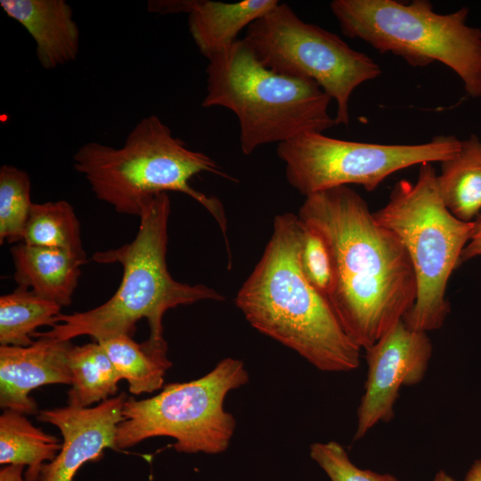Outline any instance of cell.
Listing matches in <instances>:
<instances>
[{"label":"cell","instance_id":"cell-1","mask_svg":"<svg viewBox=\"0 0 481 481\" xmlns=\"http://www.w3.org/2000/svg\"><path fill=\"white\" fill-rule=\"evenodd\" d=\"M298 216L324 241L334 278L328 300L346 333L366 349L416 301L415 273L404 244L348 186L306 197Z\"/></svg>","mask_w":481,"mask_h":481},{"label":"cell","instance_id":"cell-2","mask_svg":"<svg viewBox=\"0 0 481 481\" xmlns=\"http://www.w3.org/2000/svg\"><path fill=\"white\" fill-rule=\"evenodd\" d=\"M303 233L298 216H275L272 237L239 289L235 304L254 329L316 369L355 371L360 366L362 348L346 333L329 300L304 274Z\"/></svg>","mask_w":481,"mask_h":481},{"label":"cell","instance_id":"cell-3","mask_svg":"<svg viewBox=\"0 0 481 481\" xmlns=\"http://www.w3.org/2000/svg\"><path fill=\"white\" fill-rule=\"evenodd\" d=\"M169 215L170 200L167 192L144 200L134 240L119 248L95 252L92 257L99 264L122 265V280L115 294L88 311L60 314L51 330L36 331L32 338L70 341L87 335L98 341L118 335L132 337L136 322L146 319L150 327L147 341L162 345L167 343L162 320L167 310L200 300H224V297L212 288L179 282L169 273L166 261Z\"/></svg>","mask_w":481,"mask_h":481},{"label":"cell","instance_id":"cell-4","mask_svg":"<svg viewBox=\"0 0 481 481\" xmlns=\"http://www.w3.org/2000/svg\"><path fill=\"white\" fill-rule=\"evenodd\" d=\"M73 163L95 197L120 214L139 216L143 201L159 193L188 195L211 213L228 244L222 203L192 188L190 180L202 172L233 177L209 156L189 149L158 116L142 118L118 148L98 142L83 144Z\"/></svg>","mask_w":481,"mask_h":481},{"label":"cell","instance_id":"cell-5","mask_svg":"<svg viewBox=\"0 0 481 481\" xmlns=\"http://www.w3.org/2000/svg\"><path fill=\"white\" fill-rule=\"evenodd\" d=\"M204 108L222 106L240 124V149L282 143L335 126L331 98L313 80L274 72L262 65L242 39L208 59Z\"/></svg>","mask_w":481,"mask_h":481},{"label":"cell","instance_id":"cell-6","mask_svg":"<svg viewBox=\"0 0 481 481\" xmlns=\"http://www.w3.org/2000/svg\"><path fill=\"white\" fill-rule=\"evenodd\" d=\"M330 6L346 37L414 68L440 62L470 97H481V29L468 25V8L440 14L428 0H334Z\"/></svg>","mask_w":481,"mask_h":481},{"label":"cell","instance_id":"cell-7","mask_svg":"<svg viewBox=\"0 0 481 481\" xmlns=\"http://www.w3.org/2000/svg\"><path fill=\"white\" fill-rule=\"evenodd\" d=\"M373 214L400 239L414 270L417 298L404 322L425 332L440 329L450 313L448 281L461 263L474 221L458 219L444 206L431 163L420 166L414 183L398 181L387 203Z\"/></svg>","mask_w":481,"mask_h":481},{"label":"cell","instance_id":"cell-8","mask_svg":"<svg viewBox=\"0 0 481 481\" xmlns=\"http://www.w3.org/2000/svg\"><path fill=\"white\" fill-rule=\"evenodd\" d=\"M249 379L243 362L227 357L200 379L167 384L150 398L127 397L117 429V450L168 436L178 452H224L236 428L233 415L224 409L225 397Z\"/></svg>","mask_w":481,"mask_h":481},{"label":"cell","instance_id":"cell-9","mask_svg":"<svg viewBox=\"0 0 481 481\" xmlns=\"http://www.w3.org/2000/svg\"><path fill=\"white\" fill-rule=\"evenodd\" d=\"M242 41L267 69L314 81L337 103L336 125L349 124V100L360 85L381 74L379 65L338 35L303 21L278 4L252 22Z\"/></svg>","mask_w":481,"mask_h":481},{"label":"cell","instance_id":"cell-10","mask_svg":"<svg viewBox=\"0 0 481 481\" xmlns=\"http://www.w3.org/2000/svg\"><path fill=\"white\" fill-rule=\"evenodd\" d=\"M461 140L438 135L420 144H379L306 132L280 143L289 183L305 197L338 186L375 190L395 172L424 163L443 162L460 151Z\"/></svg>","mask_w":481,"mask_h":481},{"label":"cell","instance_id":"cell-11","mask_svg":"<svg viewBox=\"0 0 481 481\" xmlns=\"http://www.w3.org/2000/svg\"><path fill=\"white\" fill-rule=\"evenodd\" d=\"M432 352L428 332L412 330L403 320L365 349L367 378L357 409L355 441L379 422L393 419L401 387L423 379Z\"/></svg>","mask_w":481,"mask_h":481},{"label":"cell","instance_id":"cell-12","mask_svg":"<svg viewBox=\"0 0 481 481\" xmlns=\"http://www.w3.org/2000/svg\"><path fill=\"white\" fill-rule=\"evenodd\" d=\"M126 398L122 392L96 406L39 411L38 420L57 427L63 441L56 457L44 464L38 481H72L82 465L98 461L105 449H117L116 434Z\"/></svg>","mask_w":481,"mask_h":481},{"label":"cell","instance_id":"cell-13","mask_svg":"<svg viewBox=\"0 0 481 481\" xmlns=\"http://www.w3.org/2000/svg\"><path fill=\"white\" fill-rule=\"evenodd\" d=\"M70 341L40 337L29 346H0V406L30 415L37 404L29 393L52 384H72L68 365Z\"/></svg>","mask_w":481,"mask_h":481},{"label":"cell","instance_id":"cell-14","mask_svg":"<svg viewBox=\"0 0 481 481\" xmlns=\"http://www.w3.org/2000/svg\"><path fill=\"white\" fill-rule=\"evenodd\" d=\"M0 7L34 39L43 69H53L77 59L80 32L66 1L0 0Z\"/></svg>","mask_w":481,"mask_h":481},{"label":"cell","instance_id":"cell-15","mask_svg":"<svg viewBox=\"0 0 481 481\" xmlns=\"http://www.w3.org/2000/svg\"><path fill=\"white\" fill-rule=\"evenodd\" d=\"M18 287L61 306L71 304L86 256L56 248L18 242L11 248Z\"/></svg>","mask_w":481,"mask_h":481},{"label":"cell","instance_id":"cell-16","mask_svg":"<svg viewBox=\"0 0 481 481\" xmlns=\"http://www.w3.org/2000/svg\"><path fill=\"white\" fill-rule=\"evenodd\" d=\"M278 4L277 0H245L232 4L192 0L188 12L189 30L200 53L208 60L237 42L242 29Z\"/></svg>","mask_w":481,"mask_h":481},{"label":"cell","instance_id":"cell-17","mask_svg":"<svg viewBox=\"0 0 481 481\" xmlns=\"http://www.w3.org/2000/svg\"><path fill=\"white\" fill-rule=\"evenodd\" d=\"M441 164L436 185L444 206L458 219L474 221L481 213V140H461L459 152Z\"/></svg>","mask_w":481,"mask_h":481},{"label":"cell","instance_id":"cell-18","mask_svg":"<svg viewBox=\"0 0 481 481\" xmlns=\"http://www.w3.org/2000/svg\"><path fill=\"white\" fill-rule=\"evenodd\" d=\"M61 443L35 427L23 413L4 410L0 416V463L27 466L28 481L39 480L44 464L56 457Z\"/></svg>","mask_w":481,"mask_h":481},{"label":"cell","instance_id":"cell-19","mask_svg":"<svg viewBox=\"0 0 481 481\" xmlns=\"http://www.w3.org/2000/svg\"><path fill=\"white\" fill-rule=\"evenodd\" d=\"M107 353L129 392L139 395L160 389L166 371L172 366L167 345L138 344L131 336L118 335L97 341Z\"/></svg>","mask_w":481,"mask_h":481},{"label":"cell","instance_id":"cell-20","mask_svg":"<svg viewBox=\"0 0 481 481\" xmlns=\"http://www.w3.org/2000/svg\"><path fill=\"white\" fill-rule=\"evenodd\" d=\"M68 365L72 378L68 405L91 407L117 395L121 378L97 341L72 345L68 352Z\"/></svg>","mask_w":481,"mask_h":481},{"label":"cell","instance_id":"cell-21","mask_svg":"<svg viewBox=\"0 0 481 481\" xmlns=\"http://www.w3.org/2000/svg\"><path fill=\"white\" fill-rule=\"evenodd\" d=\"M61 306L32 290L18 287L0 298L1 346H29L36 329L56 324Z\"/></svg>","mask_w":481,"mask_h":481},{"label":"cell","instance_id":"cell-22","mask_svg":"<svg viewBox=\"0 0 481 481\" xmlns=\"http://www.w3.org/2000/svg\"><path fill=\"white\" fill-rule=\"evenodd\" d=\"M20 242L86 256L79 221L65 200L33 203Z\"/></svg>","mask_w":481,"mask_h":481},{"label":"cell","instance_id":"cell-23","mask_svg":"<svg viewBox=\"0 0 481 481\" xmlns=\"http://www.w3.org/2000/svg\"><path fill=\"white\" fill-rule=\"evenodd\" d=\"M29 174L12 165L0 167V243L20 242L33 203Z\"/></svg>","mask_w":481,"mask_h":481},{"label":"cell","instance_id":"cell-24","mask_svg":"<svg viewBox=\"0 0 481 481\" xmlns=\"http://www.w3.org/2000/svg\"><path fill=\"white\" fill-rule=\"evenodd\" d=\"M311 459L330 481H399L391 474H379L355 466L346 449L336 441L316 442L310 445Z\"/></svg>","mask_w":481,"mask_h":481},{"label":"cell","instance_id":"cell-25","mask_svg":"<svg viewBox=\"0 0 481 481\" xmlns=\"http://www.w3.org/2000/svg\"><path fill=\"white\" fill-rule=\"evenodd\" d=\"M303 225L304 233L300 251L302 270L309 282L328 299L334 281L328 249L317 232L304 224Z\"/></svg>","mask_w":481,"mask_h":481},{"label":"cell","instance_id":"cell-26","mask_svg":"<svg viewBox=\"0 0 481 481\" xmlns=\"http://www.w3.org/2000/svg\"><path fill=\"white\" fill-rule=\"evenodd\" d=\"M192 0H159L150 1L148 10L157 13H177L190 12Z\"/></svg>","mask_w":481,"mask_h":481},{"label":"cell","instance_id":"cell-27","mask_svg":"<svg viewBox=\"0 0 481 481\" xmlns=\"http://www.w3.org/2000/svg\"><path fill=\"white\" fill-rule=\"evenodd\" d=\"M481 256V213L474 220V228L468 244L463 249L461 261Z\"/></svg>","mask_w":481,"mask_h":481},{"label":"cell","instance_id":"cell-28","mask_svg":"<svg viewBox=\"0 0 481 481\" xmlns=\"http://www.w3.org/2000/svg\"><path fill=\"white\" fill-rule=\"evenodd\" d=\"M23 471L22 465H5L0 469V481H28Z\"/></svg>","mask_w":481,"mask_h":481},{"label":"cell","instance_id":"cell-29","mask_svg":"<svg viewBox=\"0 0 481 481\" xmlns=\"http://www.w3.org/2000/svg\"><path fill=\"white\" fill-rule=\"evenodd\" d=\"M464 481H481V459L477 460L468 470Z\"/></svg>","mask_w":481,"mask_h":481},{"label":"cell","instance_id":"cell-30","mask_svg":"<svg viewBox=\"0 0 481 481\" xmlns=\"http://www.w3.org/2000/svg\"><path fill=\"white\" fill-rule=\"evenodd\" d=\"M433 481H458V480H456L452 476L447 474L444 470L441 469L436 474Z\"/></svg>","mask_w":481,"mask_h":481}]
</instances>
